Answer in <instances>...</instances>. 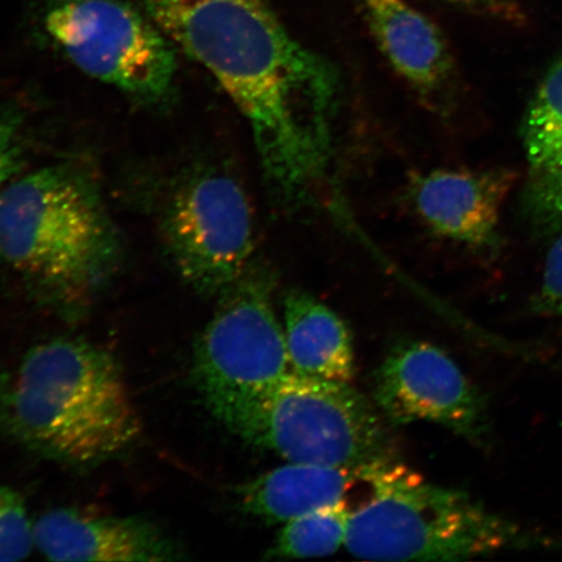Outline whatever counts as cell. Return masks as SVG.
<instances>
[{
	"label": "cell",
	"instance_id": "7a4b0ae2",
	"mask_svg": "<svg viewBox=\"0 0 562 562\" xmlns=\"http://www.w3.org/2000/svg\"><path fill=\"white\" fill-rule=\"evenodd\" d=\"M0 430L46 459L88 467L135 445L143 425L115 357L58 339L0 379Z\"/></svg>",
	"mask_w": 562,
	"mask_h": 562
},
{
	"label": "cell",
	"instance_id": "5bb4252c",
	"mask_svg": "<svg viewBox=\"0 0 562 562\" xmlns=\"http://www.w3.org/2000/svg\"><path fill=\"white\" fill-rule=\"evenodd\" d=\"M368 468L349 469L288 462L237 488L241 508L267 524H286L308 513L347 504Z\"/></svg>",
	"mask_w": 562,
	"mask_h": 562
},
{
	"label": "cell",
	"instance_id": "8992f818",
	"mask_svg": "<svg viewBox=\"0 0 562 562\" xmlns=\"http://www.w3.org/2000/svg\"><path fill=\"white\" fill-rule=\"evenodd\" d=\"M276 273L252 263L220 296L195 344L192 379L203 405L227 427L292 372L273 294Z\"/></svg>",
	"mask_w": 562,
	"mask_h": 562
},
{
	"label": "cell",
	"instance_id": "52a82bcc",
	"mask_svg": "<svg viewBox=\"0 0 562 562\" xmlns=\"http://www.w3.org/2000/svg\"><path fill=\"white\" fill-rule=\"evenodd\" d=\"M45 31L67 58L97 81L139 103L171 95L175 46L147 13L123 0H54Z\"/></svg>",
	"mask_w": 562,
	"mask_h": 562
},
{
	"label": "cell",
	"instance_id": "6da1fadb",
	"mask_svg": "<svg viewBox=\"0 0 562 562\" xmlns=\"http://www.w3.org/2000/svg\"><path fill=\"white\" fill-rule=\"evenodd\" d=\"M175 47L199 63L248 122L267 187L297 193L328 173L340 79L293 38L269 0H143Z\"/></svg>",
	"mask_w": 562,
	"mask_h": 562
},
{
	"label": "cell",
	"instance_id": "2e32d148",
	"mask_svg": "<svg viewBox=\"0 0 562 562\" xmlns=\"http://www.w3.org/2000/svg\"><path fill=\"white\" fill-rule=\"evenodd\" d=\"M351 510L347 504L315 510L284 524L266 552L269 560L325 558L346 546Z\"/></svg>",
	"mask_w": 562,
	"mask_h": 562
},
{
	"label": "cell",
	"instance_id": "9c48e42d",
	"mask_svg": "<svg viewBox=\"0 0 562 562\" xmlns=\"http://www.w3.org/2000/svg\"><path fill=\"white\" fill-rule=\"evenodd\" d=\"M374 398L392 425L430 422L475 445L490 438L486 397L451 356L430 342L393 348L375 372Z\"/></svg>",
	"mask_w": 562,
	"mask_h": 562
},
{
	"label": "cell",
	"instance_id": "9a60e30c",
	"mask_svg": "<svg viewBox=\"0 0 562 562\" xmlns=\"http://www.w3.org/2000/svg\"><path fill=\"white\" fill-rule=\"evenodd\" d=\"M283 318L293 372L327 381L353 379V342L339 315L312 294L290 291L283 301Z\"/></svg>",
	"mask_w": 562,
	"mask_h": 562
},
{
	"label": "cell",
	"instance_id": "d6986e66",
	"mask_svg": "<svg viewBox=\"0 0 562 562\" xmlns=\"http://www.w3.org/2000/svg\"><path fill=\"white\" fill-rule=\"evenodd\" d=\"M480 15L494 18L507 23L522 25L525 13L519 0H442Z\"/></svg>",
	"mask_w": 562,
	"mask_h": 562
},
{
	"label": "cell",
	"instance_id": "30bf717a",
	"mask_svg": "<svg viewBox=\"0 0 562 562\" xmlns=\"http://www.w3.org/2000/svg\"><path fill=\"white\" fill-rule=\"evenodd\" d=\"M509 167L483 170H437L413 175L407 200L435 236L470 250L494 251L501 246L502 213L519 181Z\"/></svg>",
	"mask_w": 562,
	"mask_h": 562
},
{
	"label": "cell",
	"instance_id": "4fadbf2b",
	"mask_svg": "<svg viewBox=\"0 0 562 562\" xmlns=\"http://www.w3.org/2000/svg\"><path fill=\"white\" fill-rule=\"evenodd\" d=\"M34 544L53 561H179L184 551L156 525L56 509L34 524Z\"/></svg>",
	"mask_w": 562,
	"mask_h": 562
},
{
	"label": "cell",
	"instance_id": "277c9868",
	"mask_svg": "<svg viewBox=\"0 0 562 562\" xmlns=\"http://www.w3.org/2000/svg\"><path fill=\"white\" fill-rule=\"evenodd\" d=\"M368 480L370 496L351 512L346 542L357 559L459 561L504 550L562 548L397 460L369 467Z\"/></svg>",
	"mask_w": 562,
	"mask_h": 562
},
{
	"label": "cell",
	"instance_id": "3957f363",
	"mask_svg": "<svg viewBox=\"0 0 562 562\" xmlns=\"http://www.w3.org/2000/svg\"><path fill=\"white\" fill-rule=\"evenodd\" d=\"M121 258L102 195L79 168H41L0 191V261L46 296L81 304Z\"/></svg>",
	"mask_w": 562,
	"mask_h": 562
},
{
	"label": "cell",
	"instance_id": "8fae6325",
	"mask_svg": "<svg viewBox=\"0 0 562 562\" xmlns=\"http://www.w3.org/2000/svg\"><path fill=\"white\" fill-rule=\"evenodd\" d=\"M386 63L428 108L446 114L459 94V68L440 27L407 0H361Z\"/></svg>",
	"mask_w": 562,
	"mask_h": 562
},
{
	"label": "cell",
	"instance_id": "ac0fdd59",
	"mask_svg": "<svg viewBox=\"0 0 562 562\" xmlns=\"http://www.w3.org/2000/svg\"><path fill=\"white\" fill-rule=\"evenodd\" d=\"M531 306L540 315L562 319V231L551 238L542 281Z\"/></svg>",
	"mask_w": 562,
	"mask_h": 562
},
{
	"label": "cell",
	"instance_id": "e0dca14e",
	"mask_svg": "<svg viewBox=\"0 0 562 562\" xmlns=\"http://www.w3.org/2000/svg\"><path fill=\"white\" fill-rule=\"evenodd\" d=\"M33 547L34 524L23 498L0 484V561L25 560Z\"/></svg>",
	"mask_w": 562,
	"mask_h": 562
},
{
	"label": "cell",
	"instance_id": "ffe728a7",
	"mask_svg": "<svg viewBox=\"0 0 562 562\" xmlns=\"http://www.w3.org/2000/svg\"><path fill=\"white\" fill-rule=\"evenodd\" d=\"M20 164V143L16 124L10 115L0 114V191Z\"/></svg>",
	"mask_w": 562,
	"mask_h": 562
},
{
	"label": "cell",
	"instance_id": "7c38bea8",
	"mask_svg": "<svg viewBox=\"0 0 562 562\" xmlns=\"http://www.w3.org/2000/svg\"><path fill=\"white\" fill-rule=\"evenodd\" d=\"M521 140V217L533 237L551 240L562 231V54L533 90L522 117Z\"/></svg>",
	"mask_w": 562,
	"mask_h": 562
},
{
	"label": "cell",
	"instance_id": "5b68a950",
	"mask_svg": "<svg viewBox=\"0 0 562 562\" xmlns=\"http://www.w3.org/2000/svg\"><path fill=\"white\" fill-rule=\"evenodd\" d=\"M226 428L288 462L362 469L396 460L383 419L361 392L293 371Z\"/></svg>",
	"mask_w": 562,
	"mask_h": 562
},
{
	"label": "cell",
	"instance_id": "ba28073f",
	"mask_svg": "<svg viewBox=\"0 0 562 562\" xmlns=\"http://www.w3.org/2000/svg\"><path fill=\"white\" fill-rule=\"evenodd\" d=\"M161 234L176 270L203 296L220 297L252 265L255 216L227 172L203 170L182 181L167 202Z\"/></svg>",
	"mask_w": 562,
	"mask_h": 562
}]
</instances>
